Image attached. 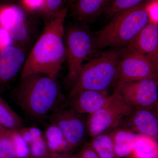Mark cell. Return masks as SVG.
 Wrapping results in <instances>:
<instances>
[{
    "label": "cell",
    "mask_w": 158,
    "mask_h": 158,
    "mask_svg": "<svg viewBox=\"0 0 158 158\" xmlns=\"http://www.w3.org/2000/svg\"><path fill=\"white\" fill-rule=\"evenodd\" d=\"M81 158H99L98 155L94 150L88 148L83 152Z\"/></svg>",
    "instance_id": "cell-29"
},
{
    "label": "cell",
    "mask_w": 158,
    "mask_h": 158,
    "mask_svg": "<svg viewBox=\"0 0 158 158\" xmlns=\"http://www.w3.org/2000/svg\"><path fill=\"white\" fill-rule=\"evenodd\" d=\"M146 2L114 15L111 21L98 33L94 39V47L116 48L128 45L150 22Z\"/></svg>",
    "instance_id": "cell-3"
},
{
    "label": "cell",
    "mask_w": 158,
    "mask_h": 158,
    "mask_svg": "<svg viewBox=\"0 0 158 158\" xmlns=\"http://www.w3.org/2000/svg\"><path fill=\"white\" fill-rule=\"evenodd\" d=\"M126 47L127 50L146 56L158 67V25L150 22Z\"/></svg>",
    "instance_id": "cell-12"
},
{
    "label": "cell",
    "mask_w": 158,
    "mask_h": 158,
    "mask_svg": "<svg viewBox=\"0 0 158 158\" xmlns=\"http://www.w3.org/2000/svg\"><path fill=\"white\" fill-rule=\"evenodd\" d=\"M23 125V118L0 96V126L6 129L18 130Z\"/></svg>",
    "instance_id": "cell-18"
},
{
    "label": "cell",
    "mask_w": 158,
    "mask_h": 158,
    "mask_svg": "<svg viewBox=\"0 0 158 158\" xmlns=\"http://www.w3.org/2000/svg\"><path fill=\"white\" fill-rule=\"evenodd\" d=\"M11 37L7 31L0 28V51L5 48L11 45Z\"/></svg>",
    "instance_id": "cell-27"
},
{
    "label": "cell",
    "mask_w": 158,
    "mask_h": 158,
    "mask_svg": "<svg viewBox=\"0 0 158 158\" xmlns=\"http://www.w3.org/2000/svg\"><path fill=\"white\" fill-rule=\"evenodd\" d=\"M58 158H69L66 157H65V156H61V157H59Z\"/></svg>",
    "instance_id": "cell-31"
},
{
    "label": "cell",
    "mask_w": 158,
    "mask_h": 158,
    "mask_svg": "<svg viewBox=\"0 0 158 158\" xmlns=\"http://www.w3.org/2000/svg\"><path fill=\"white\" fill-rule=\"evenodd\" d=\"M14 97L26 116L39 121L46 120L49 114L65 102L55 79L39 74L21 79Z\"/></svg>",
    "instance_id": "cell-2"
},
{
    "label": "cell",
    "mask_w": 158,
    "mask_h": 158,
    "mask_svg": "<svg viewBox=\"0 0 158 158\" xmlns=\"http://www.w3.org/2000/svg\"><path fill=\"white\" fill-rule=\"evenodd\" d=\"M132 152L137 158H157L158 145L156 140L137 134Z\"/></svg>",
    "instance_id": "cell-17"
},
{
    "label": "cell",
    "mask_w": 158,
    "mask_h": 158,
    "mask_svg": "<svg viewBox=\"0 0 158 158\" xmlns=\"http://www.w3.org/2000/svg\"><path fill=\"white\" fill-rule=\"evenodd\" d=\"M44 135L48 145L52 150L62 149L68 145L61 130L55 125H46Z\"/></svg>",
    "instance_id": "cell-20"
},
{
    "label": "cell",
    "mask_w": 158,
    "mask_h": 158,
    "mask_svg": "<svg viewBox=\"0 0 158 158\" xmlns=\"http://www.w3.org/2000/svg\"><path fill=\"white\" fill-rule=\"evenodd\" d=\"M115 90L135 108L158 110V85L156 78L128 82Z\"/></svg>",
    "instance_id": "cell-9"
},
{
    "label": "cell",
    "mask_w": 158,
    "mask_h": 158,
    "mask_svg": "<svg viewBox=\"0 0 158 158\" xmlns=\"http://www.w3.org/2000/svg\"><path fill=\"white\" fill-rule=\"evenodd\" d=\"M118 127L156 140L158 137L157 110L135 108L129 116L123 120Z\"/></svg>",
    "instance_id": "cell-11"
},
{
    "label": "cell",
    "mask_w": 158,
    "mask_h": 158,
    "mask_svg": "<svg viewBox=\"0 0 158 158\" xmlns=\"http://www.w3.org/2000/svg\"><path fill=\"white\" fill-rule=\"evenodd\" d=\"M109 95L107 90H85L69 99L66 105L77 113L82 115H91L105 104Z\"/></svg>",
    "instance_id": "cell-14"
},
{
    "label": "cell",
    "mask_w": 158,
    "mask_h": 158,
    "mask_svg": "<svg viewBox=\"0 0 158 158\" xmlns=\"http://www.w3.org/2000/svg\"><path fill=\"white\" fill-rule=\"evenodd\" d=\"M30 144L31 154L34 157H41L45 155L47 150L46 144L43 137L34 140Z\"/></svg>",
    "instance_id": "cell-25"
},
{
    "label": "cell",
    "mask_w": 158,
    "mask_h": 158,
    "mask_svg": "<svg viewBox=\"0 0 158 158\" xmlns=\"http://www.w3.org/2000/svg\"><path fill=\"white\" fill-rule=\"evenodd\" d=\"M42 5L40 13L49 21L56 17L63 7L65 0H42Z\"/></svg>",
    "instance_id": "cell-23"
},
{
    "label": "cell",
    "mask_w": 158,
    "mask_h": 158,
    "mask_svg": "<svg viewBox=\"0 0 158 158\" xmlns=\"http://www.w3.org/2000/svg\"><path fill=\"white\" fill-rule=\"evenodd\" d=\"M6 131L12 142L16 158L27 157L30 153V150L27 143L22 137L18 130L6 129Z\"/></svg>",
    "instance_id": "cell-21"
},
{
    "label": "cell",
    "mask_w": 158,
    "mask_h": 158,
    "mask_svg": "<svg viewBox=\"0 0 158 158\" xmlns=\"http://www.w3.org/2000/svg\"><path fill=\"white\" fill-rule=\"evenodd\" d=\"M148 0H112L105 13L110 17L143 4Z\"/></svg>",
    "instance_id": "cell-22"
},
{
    "label": "cell",
    "mask_w": 158,
    "mask_h": 158,
    "mask_svg": "<svg viewBox=\"0 0 158 158\" xmlns=\"http://www.w3.org/2000/svg\"><path fill=\"white\" fill-rule=\"evenodd\" d=\"M146 9L150 22L158 24V0H148Z\"/></svg>",
    "instance_id": "cell-26"
},
{
    "label": "cell",
    "mask_w": 158,
    "mask_h": 158,
    "mask_svg": "<svg viewBox=\"0 0 158 158\" xmlns=\"http://www.w3.org/2000/svg\"><path fill=\"white\" fill-rule=\"evenodd\" d=\"M0 28L7 31L12 41L24 43L30 34L26 11L19 5L0 4Z\"/></svg>",
    "instance_id": "cell-10"
},
{
    "label": "cell",
    "mask_w": 158,
    "mask_h": 158,
    "mask_svg": "<svg viewBox=\"0 0 158 158\" xmlns=\"http://www.w3.org/2000/svg\"><path fill=\"white\" fill-rule=\"evenodd\" d=\"M94 39L90 33L81 28L69 30L66 35V59L69 72L67 83L74 85L85 60L94 47Z\"/></svg>",
    "instance_id": "cell-6"
},
{
    "label": "cell",
    "mask_w": 158,
    "mask_h": 158,
    "mask_svg": "<svg viewBox=\"0 0 158 158\" xmlns=\"http://www.w3.org/2000/svg\"><path fill=\"white\" fill-rule=\"evenodd\" d=\"M158 67L144 55L126 49L117 66L115 88L128 82L157 78Z\"/></svg>",
    "instance_id": "cell-7"
},
{
    "label": "cell",
    "mask_w": 158,
    "mask_h": 158,
    "mask_svg": "<svg viewBox=\"0 0 158 158\" xmlns=\"http://www.w3.org/2000/svg\"><path fill=\"white\" fill-rule=\"evenodd\" d=\"M92 147L100 158H116L114 144L110 132L93 138Z\"/></svg>",
    "instance_id": "cell-19"
},
{
    "label": "cell",
    "mask_w": 158,
    "mask_h": 158,
    "mask_svg": "<svg viewBox=\"0 0 158 158\" xmlns=\"http://www.w3.org/2000/svg\"><path fill=\"white\" fill-rule=\"evenodd\" d=\"M67 9L64 8L48 21L26 59L21 79L39 74L55 79L66 59L64 23Z\"/></svg>",
    "instance_id": "cell-1"
},
{
    "label": "cell",
    "mask_w": 158,
    "mask_h": 158,
    "mask_svg": "<svg viewBox=\"0 0 158 158\" xmlns=\"http://www.w3.org/2000/svg\"><path fill=\"white\" fill-rule=\"evenodd\" d=\"M28 129L33 138V141L43 137L42 132L38 128L31 127H28Z\"/></svg>",
    "instance_id": "cell-28"
},
{
    "label": "cell",
    "mask_w": 158,
    "mask_h": 158,
    "mask_svg": "<svg viewBox=\"0 0 158 158\" xmlns=\"http://www.w3.org/2000/svg\"><path fill=\"white\" fill-rule=\"evenodd\" d=\"M75 0H69V3H72V4L73 3V2Z\"/></svg>",
    "instance_id": "cell-30"
},
{
    "label": "cell",
    "mask_w": 158,
    "mask_h": 158,
    "mask_svg": "<svg viewBox=\"0 0 158 158\" xmlns=\"http://www.w3.org/2000/svg\"><path fill=\"white\" fill-rule=\"evenodd\" d=\"M110 132L113 139L116 156L124 157L131 154L137 134L120 127L116 128Z\"/></svg>",
    "instance_id": "cell-16"
},
{
    "label": "cell",
    "mask_w": 158,
    "mask_h": 158,
    "mask_svg": "<svg viewBox=\"0 0 158 158\" xmlns=\"http://www.w3.org/2000/svg\"><path fill=\"white\" fill-rule=\"evenodd\" d=\"M83 115L64 104L49 114L46 120L60 129L68 145L75 146L84 140L88 132Z\"/></svg>",
    "instance_id": "cell-8"
},
{
    "label": "cell",
    "mask_w": 158,
    "mask_h": 158,
    "mask_svg": "<svg viewBox=\"0 0 158 158\" xmlns=\"http://www.w3.org/2000/svg\"><path fill=\"white\" fill-rule=\"evenodd\" d=\"M134 109L115 90L100 110L88 115L86 120L87 131L93 138L111 131L118 127L123 120L129 116Z\"/></svg>",
    "instance_id": "cell-5"
},
{
    "label": "cell",
    "mask_w": 158,
    "mask_h": 158,
    "mask_svg": "<svg viewBox=\"0 0 158 158\" xmlns=\"http://www.w3.org/2000/svg\"><path fill=\"white\" fill-rule=\"evenodd\" d=\"M126 48L104 52L82 66L67 99L85 90H107L116 82L118 63Z\"/></svg>",
    "instance_id": "cell-4"
},
{
    "label": "cell",
    "mask_w": 158,
    "mask_h": 158,
    "mask_svg": "<svg viewBox=\"0 0 158 158\" xmlns=\"http://www.w3.org/2000/svg\"><path fill=\"white\" fill-rule=\"evenodd\" d=\"M0 158H16L6 129L0 126Z\"/></svg>",
    "instance_id": "cell-24"
},
{
    "label": "cell",
    "mask_w": 158,
    "mask_h": 158,
    "mask_svg": "<svg viewBox=\"0 0 158 158\" xmlns=\"http://www.w3.org/2000/svg\"><path fill=\"white\" fill-rule=\"evenodd\" d=\"M112 0H75L73 14L80 20L90 21L105 12Z\"/></svg>",
    "instance_id": "cell-15"
},
{
    "label": "cell",
    "mask_w": 158,
    "mask_h": 158,
    "mask_svg": "<svg viewBox=\"0 0 158 158\" xmlns=\"http://www.w3.org/2000/svg\"><path fill=\"white\" fill-rule=\"evenodd\" d=\"M26 59L23 51L16 46L10 45L0 51V89L14 78Z\"/></svg>",
    "instance_id": "cell-13"
}]
</instances>
